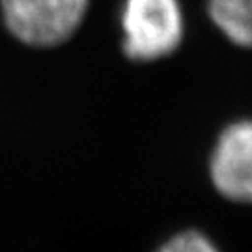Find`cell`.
<instances>
[{"instance_id": "1", "label": "cell", "mask_w": 252, "mask_h": 252, "mask_svg": "<svg viewBox=\"0 0 252 252\" xmlns=\"http://www.w3.org/2000/svg\"><path fill=\"white\" fill-rule=\"evenodd\" d=\"M120 27L122 49L129 60L159 62L183 45L187 15L181 0H124Z\"/></svg>"}, {"instance_id": "2", "label": "cell", "mask_w": 252, "mask_h": 252, "mask_svg": "<svg viewBox=\"0 0 252 252\" xmlns=\"http://www.w3.org/2000/svg\"><path fill=\"white\" fill-rule=\"evenodd\" d=\"M9 34L30 47H54L77 32L88 0H0Z\"/></svg>"}, {"instance_id": "3", "label": "cell", "mask_w": 252, "mask_h": 252, "mask_svg": "<svg viewBox=\"0 0 252 252\" xmlns=\"http://www.w3.org/2000/svg\"><path fill=\"white\" fill-rule=\"evenodd\" d=\"M207 178L220 198L252 207V116L219 131L207 155Z\"/></svg>"}, {"instance_id": "4", "label": "cell", "mask_w": 252, "mask_h": 252, "mask_svg": "<svg viewBox=\"0 0 252 252\" xmlns=\"http://www.w3.org/2000/svg\"><path fill=\"white\" fill-rule=\"evenodd\" d=\"M207 21L230 45L252 51V0H204Z\"/></svg>"}, {"instance_id": "5", "label": "cell", "mask_w": 252, "mask_h": 252, "mask_svg": "<svg viewBox=\"0 0 252 252\" xmlns=\"http://www.w3.org/2000/svg\"><path fill=\"white\" fill-rule=\"evenodd\" d=\"M155 252H222L220 247L202 230L187 228L170 235Z\"/></svg>"}]
</instances>
